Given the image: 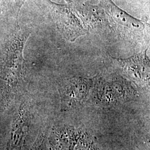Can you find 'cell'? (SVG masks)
<instances>
[{
    "mask_svg": "<svg viewBox=\"0 0 150 150\" xmlns=\"http://www.w3.org/2000/svg\"><path fill=\"white\" fill-rule=\"evenodd\" d=\"M74 150H99L95 142L85 132H83Z\"/></svg>",
    "mask_w": 150,
    "mask_h": 150,
    "instance_id": "cell-9",
    "label": "cell"
},
{
    "mask_svg": "<svg viewBox=\"0 0 150 150\" xmlns=\"http://www.w3.org/2000/svg\"><path fill=\"white\" fill-rule=\"evenodd\" d=\"M29 112L26 104L21 105L17 113L11 128L6 150H25L29 130Z\"/></svg>",
    "mask_w": 150,
    "mask_h": 150,
    "instance_id": "cell-7",
    "label": "cell"
},
{
    "mask_svg": "<svg viewBox=\"0 0 150 150\" xmlns=\"http://www.w3.org/2000/svg\"><path fill=\"white\" fill-rule=\"evenodd\" d=\"M93 85L92 79L79 76L63 81L59 88L62 108L68 110L81 105L86 100Z\"/></svg>",
    "mask_w": 150,
    "mask_h": 150,
    "instance_id": "cell-5",
    "label": "cell"
},
{
    "mask_svg": "<svg viewBox=\"0 0 150 150\" xmlns=\"http://www.w3.org/2000/svg\"><path fill=\"white\" fill-rule=\"evenodd\" d=\"M3 10V0H0V13Z\"/></svg>",
    "mask_w": 150,
    "mask_h": 150,
    "instance_id": "cell-12",
    "label": "cell"
},
{
    "mask_svg": "<svg viewBox=\"0 0 150 150\" xmlns=\"http://www.w3.org/2000/svg\"><path fill=\"white\" fill-rule=\"evenodd\" d=\"M102 23L107 24L118 36L131 42H137L145 33L144 21L131 16L115 5L112 0H99Z\"/></svg>",
    "mask_w": 150,
    "mask_h": 150,
    "instance_id": "cell-2",
    "label": "cell"
},
{
    "mask_svg": "<svg viewBox=\"0 0 150 150\" xmlns=\"http://www.w3.org/2000/svg\"><path fill=\"white\" fill-rule=\"evenodd\" d=\"M45 138L44 134H40L30 150H43Z\"/></svg>",
    "mask_w": 150,
    "mask_h": 150,
    "instance_id": "cell-10",
    "label": "cell"
},
{
    "mask_svg": "<svg viewBox=\"0 0 150 150\" xmlns=\"http://www.w3.org/2000/svg\"><path fill=\"white\" fill-rule=\"evenodd\" d=\"M99 101L106 106L122 103L134 98L136 92L129 82L122 77L100 80L97 85Z\"/></svg>",
    "mask_w": 150,
    "mask_h": 150,
    "instance_id": "cell-4",
    "label": "cell"
},
{
    "mask_svg": "<svg viewBox=\"0 0 150 150\" xmlns=\"http://www.w3.org/2000/svg\"><path fill=\"white\" fill-rule=\"evenodd\" d=\"M27 0H15V5H16V15L17 18H18L20 10L21 9L22 6L24 5L25 2Z\"/></svg>",
    "mask_w": 150,
    "mask_h": 150,
    "instance_id": "cell-11",
    "label": "cell"
},
{
    "mask_svg": "<svg viewBox=\"0 0 150 150\" xmlns=\"http://www.w3.org/2000/svg\"><path fill=\"white\" fill-rule=\"evenodd\" d=\"M30 32L17 25L0 52V101L7 106L18 94L25 80L23 49Z\"/></svg>",
    "mask_w": 150,
    "mask_h": 150,
    "instance_id": "cell-1",
    "label": "cell"
},
{
    "mask_svg": "<svg viewBox=\"0 0 150 150\" xmlns=\"http://www.w3.org/2000/svg\"><path fill=\"white\" fill-rule=\"evenodd\" d=\"M83 131L70 125L54 128L50 135V143L54 150H74Z\"/></svg>",
    "mask_w": 150,
    "mask_h": 150,
    "instance_id": "cell-8",
    "label": "cell"
},
{
    "mask_svg": "<svg viewBox=\"0 0 150 150\" xmlns=\"http://www.w3.org/2000/svg\"><path fill=\"white\" fill-rule=\"evenodd\" d=\"M119 64L125 75L141 85L149 84L150 60L146 50L126 59H113Z\"/></svg>",
    "mask_w": 150,
    "mask_h": 150,
    "instance_id": "cell-6",
    "label": "cell"
},
{
    "mask_svg": "<svg viewBox=\"0 0 150 150\" xmlns=\"http://www.w3.org/2000/svg\"><path fill=\"white\" fill-rule=\"evenodd\" d=\"M61 5L48 0L56 25L64 38L71 42L87 34L90 27L72 0H64Z\"/></svg>",
    "mask_w": 150,
    "mask_h": 150,
    "instance_id": "cell-3",
    "label": "cell"
}]
</instances>
